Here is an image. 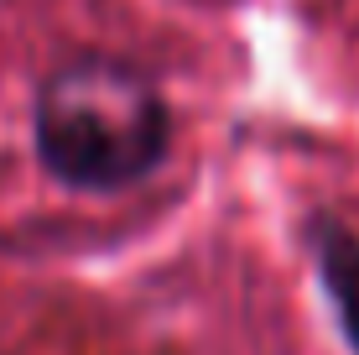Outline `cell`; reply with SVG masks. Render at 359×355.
Returning a JSON list of instances; mask_svg holds the SVG:
<instances>
[{"mask_svg": "<svg viewBox=\"0 0 359 355\" xmlns=\"http://www.w3.org/2000/svg\"><path fill=\"white\" fill-rule=\"evenodd\" d=\"M36 152L47 173L73 188H126L167 152V105L135 68L115 58H79L36 94Z\"/></svg>", "mask_w": 359, "mask_h": 355, "instance_id": "6da1fadb", "label": "cell"}, {"mask_svg": "<svg viewBox=\"0 0 359 355\" xmlns=\"http://www.w3.org/2000/svg\"><path fill=\"white\" fill-rule=\"evenodd\" d=\"M313 246H318V262H323V283L333 292V303H339V319L359 350V240L333 219H318Z\"/></svg>", "mask_w": 359, "mask_h": 355, "instance_id": "7a4b0ae2", "label": "cell"}]
</instances>
